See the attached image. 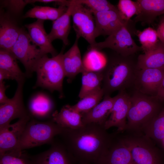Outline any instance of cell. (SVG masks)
I'll return each mask as SVG.
<instances>
[{
  "label": "cell",
  "mask_w": 164,
  "mask_h": 164,
  "mask_svg": "<svg viewBox=\"0 0 164 164\" xmlns=\"http://www.w3.org/2000/svg\"><path fill=\"white\" fill-rule=\"evenodd\" d=\"M54 105L50 98L43 93L37 94L32 97L28 104V111L34 118H50L54 112Z\"/></svg>",
  "instance_id": "7402d4cb"
},
{
  "label": "cell",
  "mask_w": 164,
  "mask_h": 164,
  "mask_svg": "<svg viewBox=\"0 0 164 164\" xmlns=\"http://www.w3.org/2000/svg\"><path fill=\"white\" fill-rule=\"evenodd\" d=\"M17 59L11 51L0 49V70L6 73L10 80H15L18 84L24 83L26 76L20 68Z\"/></svg>",
  "instance_id": "484cf974"
},
{
  "label": "cell",
  "mask_w": 164,
  "mask_h": 164,
  "mask_svg": "<svg viewBox=\"0 0 164 164\" xmlns=\"http://www.w3.org/2000/svg\"><path fill=\"white\" fill-rule=\"evenodd\" d=\"M135 54L125 56L114 51L108 57L102 69L104 96L117 91H124L134 84L138 69Z\"/></svg>",
  "instance_id": "7a4b0ae2"
},
{
  "label": "cell",
  "mask_w": 164,
  "mask_h": 164,
  "mask_svg": "<svg viewBox=\"0 0 164 164\" xmlns=\"http://www.w3.org/2000/svg\"><path fill=\"white\" fill-rule=\"evenodd\" d=\"M79 164H87L84 163H80Z\"/></svg>",
  "instance_id": "ab89813d"
},
{
  "label": "cell",
  "mask_w": 164,
  "mask_h": 164,
  "mask_svg": "<svg viewBox=\"0 0 164 164\" xmlns=\"http://www.w3.org/2000/svg\"><path fill=\"white\" fill-rule=\"evenodd\" d=\"M122 19L125 22L130 21L134 15H138L139 8L136 1L131 0H119L117 6Z\"/></svg>",
  "instance_id": "d6a6232c"
},
{
  "label": "cell",
  "mask_w": 164,
  "mask_h": 164,
  "mask_svg": "<svg viewBox=\"0 0 164 164\" xmlns=\"http://www.w3.org/2000/svg\"><path fill=\"white\" fill-rule=\"evenodd\" d=\"M155 97L158 100L164 101V77L159 87Z\"/></svg>",
  "instance_id": "f35d334b"
},
{
  "label": "cell",
  "mask_w": 164,
  "mask_h": 164,
  "mask_svg": "<svg viewBox=\"0 0 164 164\" xmlns=\"http://www.w3.org/2000/svg\"><path fill=\"white\" fill-rule=\"evenodd\" d=\"M6 2L9 4L10 9L13 11V12H16L21 11L27 4L26 0L6 1Z\"/></svg>",
  "instance_id": "e575fe53"
},
{
  "label": "cell",
  "mask_w": 164,
  "mask_h": 164,
  "mask_svg": "<svg viewBox=\"0 0 164 164\" xmlns=\"http://www.w3.org/2000/svg\"><path fill=\"white\" fill-rule=\"evenodd\" d=\"M79 37L76 36L74 44L62 56V63L66 77L70 82L85 69L78 45Z\"/></svg>",
  "instance_id": "d6986e66"
},
{
  "label": "cell",
  "mask_w": 164,
  "mask_h": 164,
  "mask_svg": "<svg viewBox=\"0 0 164 164\" xmlns=\"http://www.w3.org/2000/svg\"><path fill=\"white\" fill-rule=\"evenodd\" d=\"M155 97L137 91L130 97L126 129L138 132L151 121L161 110Z\"/></svg>",
  "instance_id": "277c9868"
},
{
  "label": "cell",
  "mask_w": 164,
  "mask_h": 164,
  "mask_svg": "<svg viewBox=\"0 0 164 164\" xmlns=\"http://www.w3.org/2000/svg\"></svg>",
  "instance_id": "60d3db41"
},
{
  "label": "cell",
  "mask_w": 164,
  "mask_h": 164,
  "mask_svg": "<svg viewBox=\"0 0 164 164\" xmlns=\"http://www.w3.org/2000/svg\"><path fill=\"white\" fill-rule=\"evenodd\" d=\"M11 52L24 66L27 77L32 76L37 63L46 55L32 41L27 32L23 28Z\"/></svg>",
  "instance_id": "8992f818"
},
{
  "label": "cell",
  "mask_w": 164,
  "mask_h": 164,
  "mask_svg": "<svg viewBox=\"0 0 164 164\" xmlns=\"http://www.w3.org/2000/svg\"><path fill=\"white\" fill-rule=\"evenodd\" d=\"M138 69L164 68V43L160 41L150 51L137 57Z\"/></svg>",
  "instance_id": "d4e9b609"
},
{
  "label": "cell",
  "mask_w": 164,
  "mask_h": 164,
  "mask_svg": "<svg viewBox=\"0 0 164 164\" xmlns=\"http://www.w3.org/2000/svg\"><path fill=\"white\" fill-rule=\"evenodd\" d=\"M102 69L98 70L85 69L81 73V86L78 95L80 99L102 88L103 78Z\"/></svg>",
  "instance_id": "4316f807"
},
{
  "label": "cell",
  "mask_w": 164,
  "mask_h": 164,
  "mask_svg": "<svg viewBox=\"0 0 164 164\" xmlns=\"http://www.w3.org/2000/svg\"><path fill=\"white\" fill-rule=\"evenodd\" d=\"M63 50L51 58L45 55L39 60L34 69L37 75L34 88L40 87L52 93L56 91L60 97L63 96V82L66 77L62 60Z\"/></svg>",
  "instance_id": "3957f363"
},
{
  "label": "cell",
  "mask_w": 164,
  "mask_h": 164,
  "mask_svg": "<svg viewBox=\"0 0 164 164\" xmlns=\"http://www.w3.org/2000/svg\"><path fill=\"white\" fill-rule=\"evenodd\" d=\"M164 77V68L138 69L134 84L137 91L155 95Z\"/></svg>",
  "instance_id": "9a60e30c"
},
{
  "label": "cell",
  "mask_w": 164,
  "mask_h": 164,
  "mask_svg": "<svg viewBox=\"0 0 164 164\" xmlns=\"http://www.w3.org/2000/svg\"><path fill=\"white\" fill-rule=\"evenodd\" d=\"M67 11L56 20L53 21L52 27L48 37L52 42L58 39L62 41L64 44L68 45V36L71 29L70 18L72 11V5L69 0Z\"/></svg>",
  "instance_id": "603a6c76"
},
{
  "label": "cell",
  "mask_w": 164,
  "mask_h": 164,
  "mask_svg": "<svg viewBox=\"0 0 164 164\" xmlns=\"http://www.w3.org/2000/svg\"><path fill=\"white\" fill-rule=\"evenodd\" d=\"M44 21L37 19L36 21L25 25L28 34L32 41L45 54H50L52 57L58 54L49 39L45 29Z\"/></svg>",
  "instance_id": "ac0fdd59"
},
{
  "label": "cell",
  "mask_w": 164,
  "mask_h": 164,
  "mask_svg": "<svg viewBox=\"0 0 164 164\" xmlns=\"http://www.w3.org/2000/svg\"><path fill=\"white\" fill-rule=\"evenodd\" d=\"M21 28L8 13L0 10V49L11 51L17 40Z\"/></svg>",
  "instance_id": "e0dca14e"
},
{
  "label": "cell",
  "mask_w": 164,
  "mask_h": 164,
  "mask_svg": "<svg viewBox=\"0 0 164 164\" xmlns=\"http://www.w3.org/2000/svg\"><path fill=\"white\" fill-rule=\"evenodd\" d=\"M132 34L126 26H123L111 34L104 41L90 45L88 50L99 51L109 48L122 55L127 56L142 50L132 37Z\"/></svg>",
  "instance_id": "ba28073f"
},
{
  "label": "cell",
  "mask_w": 164,
  "mask_h": 164,
  "mask_svg": "<svg viewBox=\"0 0 164 164\" xmlns=\"http://www.w3.org/2000/svg\"><path fill=\"white\" fill-rule=\"evenodd\" d=\"M72 5L71 16L76 36L82 37L92 45L96 42V25L93 13L77 0H70Z\"/></svg>",
  "instance_id": "9c48e42d"
},
{
  "label": "cell",
  "mask_w": 164,
  "mask_h": 164,
  "mask_svg": "<svg viewBox=\"0 0 164 164\" xmlns=\"http://www.w3.org/2000/svg\"><path fill=\"white\" fill-rule=\"evenodd\" d=\"M31 118L29 114L14 123L0 128V155L17 149L25 127Z\"/></svg>",
  "instance_id": "4fadbf2b"
},
{
  "label": "cell",
  "mask_w": 164,
  "mask_h": 164,
  "mask_svg": "<svg viewBox=\"0 0 164 164\" xmlns=\"http://www.w3.org/2000/svg\"><path fill=\"white\" fill-rule=\"evenodd\" d=\"M68 7L60 5L58 8L47 6H36L27 11L23 16L25 18H36L45 21L49 20L53 21L63 14Z\"/></svg>",
  "instance_id": "83f0119b"
},
{
  "label": "cell",
  "mask_w": 164,
  "mask_h": 164,
  "mask_svg": "<svg viewBox=\"0 0 164 164\" xmlns=\"http://www.w3.org/2000/svg\"><path fill=\"white\" fill-rule=\"evenodd\" d=\"M114 97L105 95L103 99L88 111L82 114L84 124L93 123L104 127L111 114L114 102Z\"/></svg>",
  "instance_id": "ffe728a7"
},
{
  "label": "cell",
  "mask_w": 164,
  "mask_h": 164,
  "mask_svg": "<svg viewBox=\"0 0 164 164\" xmlns=\"http://www.w3.org/2000/svg\"><path fill=\"white\" fill-rule=\"evenodd\" d=\"M135 35L138 38L144 53L153 49L159 41L156 30L151 27L147 28L142 31L137 30Z\"/></svg>",
  "instance_id": "4dcf8cb0"
},
{
  "label": "cell",
  "mask_w": 164,
  "mask_h": 164,
  "mask_svg": "<svg viewBox=\"0 0 164 164\" xmlns=\"http://www.w3.org/2000/svg\"><path fill=\"white\" fill-rule=\"evenodd\" d=\"M24 84L18 83L14 96L6 103L0 105V128L10 124L15 119H19L29 114L23 101Z\"/></svg>",
  "instance_id": "8fae6325"
},
{
  "label": "cell",
  "mask_w": 164,
  "mask_h": 164,
  "mask_svg": "<svg viewBox=\"0 0 164 164\" xmlns=\"http://www.w3.org/2000/svg\"><path fill=\"white\" fill-rule=\"evenodd\" d=\"M0 164H32L31 155L23 151L15 150L0 155Z\"/></svg>",
  "instance_id": "1f68e13d"
},
{
  "label": "cell",
  "mask_w": 164,
  "mask_h": 164,
  "mask_svg": "<svg viewBox=\"0 0 164 164\" xmlns=\"http://www.w3.org/2000/svg\"><path fill=\"white\" fill-rule=\"evenodd\" d=\"M120 138L128 149L134 164H164L162 155L145 137L132 136Z\"/></svg>",
  "instance_id": "52a82bcc"
},
{
  "label": "cell",
  "mask_w": 164,
  "mask_h": 164,
  "mask_svg": "<svg viewBox=\"0 0 164 164\" xmlns=\"http://www.w3.org/2000/svg\"><path fill=\"white\" fill-rule=\"evenodd\" d=\"M51 119L63 128L76 129L84 125L82 114L69 105L63 106L59 111H54Z\"/></svg>",
  "instance_id": "cb8c5ba5"
},
{
  "label": "cell",
  "mask_w": 164,
  "mask_h": 164,
  "mask_svg": "<svg viewBox=\"0 0 164 164\" xmlns=\"http://www.w3.org/2000/svg\"><path fill=\"white\" fill-rule=\"evenodd\" d=\"M97 164H134L130 152L118 135L111 143Z\"/></svg>",
  "instance_id": "2e32d148"
},
{
  "label": "cell",
  "mask_w": 164,
  "mask_h": 164,
  "mask_svg": "<svg viewBox=\"0 0 164 164\" xmlns=\"http://www.w3.org/2000/svg\"><path fill=\"white\" fill-rule=\"evenodd\" d=\"M64 129L51 119L41 121L31 117L25 127L16 150L23 151L46 144L51 145L55 137L60 135Z\"/></svg>",
  "instance_id": "5b68a950"
},
{
  "label": "cell",
  "mask_w": 164,
  "mask_h": 164,
  "mask_svg": "<svg viewBox=\"0 0 164 164\" xmlns=\"http://www.w3.org/2000/svg\"><path fill=\"white\" fill-rule=\"evenodd\" d=\"M102 126L91 123L76 129L64 128L59 135L78 163L97 164L113 137Z\"/></svg>",
  "instance_id": "6da1fadb"
},
{
  "label": "cell",
  "mask_w": 164,
  "mask_h": 164,
  "mask_svg": "<svg viewBox=\"0 0 164 164\" xmlns=\"http://www.w3.org/2000/svg\"><path fill=\"white\" fill-rule=\"evenodd\" d=\"M93 13L97 37L100 36H109L121 27L126 26L131 32L135 29L133 20L125 22L121 18L118 9Z\"/></svg>",
  "instance_id": "30bf717a"
},
{
  "label": "cell",
  "mask_w": 164,
  "mask_h": 164,
  "mask_svg": "<svg viewBox=\"0 0 164 164\" xmlns=\"http://www.w3.org/2000/svg\"><path fill=\"white\" fill-rule=\"evenodd\" d=\"M28 4L34 3L36 2H39L45 3L55 2L59 5H62L65 2V0H26Z\"/></svg>",
  "instance_id": "74e56055"
},
{
  "label": "cell",
  "mask_w": 164,
  "mask_h": 164,
  "mask_svg": "<svg viewBox=\"0 0 164 164\" xmlns=\"http://www.w3.org/2000/svg\"><path fill=\"white\" fill-rule=\"evenodd\" d=\"M156 31L159 41L164 43V15L161 19Z\"/></svg>",
  "instance_id": "8d00e7d4"
},
{
  "label": "cell",
  "mask_w": 164,
  "mask_h": 164,
  "mask_svg": "<svg viewBox=\"0 0 164 164\" xmlns=\"http://www.w3.org/2000/svg\"><path fill=\"white\" fill-rule=\"evenodd\" d=\"M47 150L31 155L32 164H79L62 142L55 141Z\"/></svg>",
  "instance_id": "7c38bea8"
},
{
  "label": "cell",
  "mask_w": 164,
  "mask_h": 164,
  "mask_svg": "<svg viewBox=\"0 0 164 164\" xmlns=\"http://www.w3.org/2000/svg\"><path fill=\"white\" fill-rule=\"evenodd\" d=\"M9 87L8 85H6L4 81L0 83V104L6 103L8 101L10 98L6 96L5 91Z\"/></svg>",
  "instance_id": "d590c367"
},
{
  "label": "cell",
  "mask_w": 164,
  "mask_h": 164,
  "mask_svg": "<svg viewBox=\"0 0 164 164\" xmlns=\"http://www.w3.org/2000/svg\"><path fill=\"white\" fill-rule=\"evenodd\" d=\"M145 136L159 142L164 140V108L142 129Z\"/></svg>",
  "instance_id": "f1b7e54d"
},
{
  "label": "cell",
  "mask_w": 164,
  "mask_h": 164,
  "mask_svg": "<svg viewBox=\"0 0 164 164\" xmlns=\"http://www.w3.org/2000/svg\"><path fill=\"white\" fill-rule=\"evenodd\" d=\"M139 8L138 14L133 21L143 24L153 23L156 17L164 15V0H137Z\"/></svg>",
  "instance_id": "44dd1931"
},
{
  "label": "cell",
  "mask_w": 164,
  "mask_h": 164,
  "mask_svg": "<svg viewBox=\"0 0 164 164\" xmlns=\"http://www.w3.org/2000/svg\"><path fill=\"white\" fill-rule=\"evenodd\" d=\"M104 96V93L101 88L85 96L76 104L71 106L74 110L82 114L94 108L101 102Z\"/></svg>",
  "instance_id": "f546056e"
},
{
  "label": "cell",
  "mask_w": 164,
  "mask_h": 164,
  "mask_svg": "<svg viewBox=\"0 0 164 164\" xmlns=\"http://www.w3.org/2000/svg\"><path fill=\"white\" fill-rule=\"evenodd\" d=\"M114 97L113 107L104 128L107 130L110 128L116 127L118 132H121L126 129V119L130 105V97L124 91H119Z\"/></svg>",
  "instance_id": "5bb4252c"
},
{
  "label": "cell",
  "mask_w": 164,
  "mask_h": 164,
  "mask_svg": "<svg viewBox=\"0 0 164 164\" xmlns=\"http://www.w3.org/2000/svg\"><path fill=\"white\" fill-rule=\"evenodd\" d=\"M94 13L117 9V7L106 0H77Z\"/></svg>",
  "instance_id": "836d02e7"
}]
</instances>
